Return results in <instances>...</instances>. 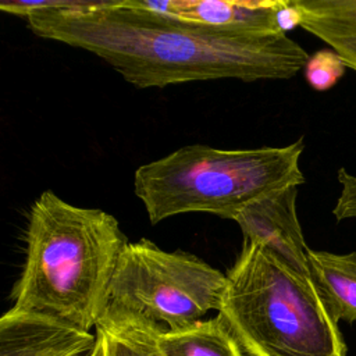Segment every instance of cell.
I'll return each instance as SVG.
<instances>
[{"label":"cell","mask_w":356,"mask_h":356,"mask_svg":"<svg viewBox=\"0 0 356 356\" xmlns=\"http://www.w3.org/2000/svg\"><path fill=\"white\" fill-rule=\"evenodd\" d=\"M0 11L25 18L40 38L96 54L140 89L209 79H289L309 58L286 33L197 28L124 0L4 1Z\"/></svg>","instance_id":"1"},{"label":"cell","mask_w":356,"mask_h":356,"mask_svg":"<svg viewBox=\"0 0 356 356\" xmlns=\"http://www.w3.org/2000/svg\"><path fill=\"white\" fill-rule=\"evenodd\" d=\"M25 243L13 307L43 313L85 331L95 328L128 243L117 218L44 191L31 206Z\"/></svg>","instance_id":"2"},{"label":"cell","mask_w":356,"mask_h":356,"mask_svg":"<svg viewBox=\"0 0 356 356\" xmlns=\"http://www.w3.org/2000/svg\"><path fill=\"white\" fill-rule=\"evenodd\" d=\"M217 316L248 356H346L312 278L254 243L227 271Z\"/></svg>","instance_id":"3"},{"label":"cell","mask_w":356,"mask_h":356,"mask_svg":"<svg viewBox=\"0 0 356 356\" xmlns=\"http://www.w3.org/2000/svg\"><path fill=\"white\" fill-rule=\"evenodd\" d=\"M303 147V138L280 147L238 150L186 145L138 167L134 192L152 224L185 213L232 220L246 204L305 182Z\"/></svg>","instance_id":"4"},{"label":"cell","mask_w":356,"mask_h":356,"mask_svg":"<svg viewBox=\"0 0 356 356\" xmlns=\"http://www.w3.org/2000/svg\"><path fill=\"white\" fill-rule=\"evenodd\" d=\"M225 274L186 252H167L149 239L124 248L100 316L135 318L178 331L218 312Z\"/></svg>","instance_id":"5"},{"label":"cell","mask_w":356,"mask_h":356,"mask_svg":"<svg viewBox=\"0 0 356 356\" xmlns=\"http://www.w3.org/2000/svg\"><path fill=\"white\" fill-rule=\"evenodd\" d=\"M282 0H124L128 7L221 32L282 33L277 11Z\"/></svg>","instance_id":"6"},{"label":"cell","mask_w":356,"mask_h":356,"mask_svg":"<svg viewBox=\"0 0 356 356\" xmlns=\"http://www.w3.org/2000/svg\"><path fill=\"white\" fill-rule=\"evenodd\" d=\"M299 186H289L263 196L235 213L243 242L259 245L296 271L309 275L307 245L296 213Z\"/></svg>","instance_id":"7"},{"label":"cell","mask_w":356,"mask_h":356,"mask_svg":"<svg viewBox=\"0 0 356 356\" xmlns=\"http://www.w3.org/2000/svg\"><path fill=\"white\" fill-rule=\"evenodd\" d=\"M96 334L60 318L11 307L0 318V356H82Z\"/></svg>","instance_id":"8"},{"label":"cell","mask_w":356,"mask_h":356,"mask_svg":"<svg viewBox=\"0 0 356 356\" xmlns=\"http://www.w3.org/2000/svg\"><path fill=\"white\" fill-rule=\"evenodd\" d=\"M300 25L356 71V0H293Z\"/></svg>","instance_id":"9"},{"label":"cell","mask_w":356,"mask_h":356,"mask_svg":"<svg viewBox=\"0 0 356 356\" xmlns=\"http://www.w3.org/2000/svg\"><path fill=\"white\" fill-rule=\"evenodd\" d=\"M310 278L335 320L356 321V252L307 249Z\"/></svg>","instance_id":"10"},{"label":"cell","mask_w":356,"mask_h":356,"mask_svg":"<svg viewBox=\"0 0 356 356\" xmlns=\"http://www.w3.org/2000/svg\"><path fill=\"white\" fill-rule=\"evenodd\" d=\"M157 346L163 356H243L238 341L218 316L178 331L160 330Z\"/></svg>","instance_id":"11"},{"label":"cell","mask_w":356,"mask_h":356,"mask_svg":"<svg viewBox=\"0 0 356 356\" xmlns=\"http://www.w3.org/2000/svg\"><path fill=\"white\" fill-rule=\"evenodd\" d=\"M164 330L135 318H99L95 334L102 356H163L157 346V332Z\"/></svg>","instance_id":"12"},{"label":"cell","mask_w":356,"mask_h":356,"mask_svg":"<svg viewBox=\"0 0 356 356\" xmlns=\"http://www.w3.org/2000/svg\"><path fill=\"white\" fill-rule=\"evenodd\" d=\"M345 70V63L332 49H321L309 56L305 78L314 90L325 92L343 76Z\"/></svg>","instance_id":"13"},{"label":"cell","mask_w":356,"mask_h":356,"mask_svg":"<svg viewBox=\"0 0 356 356\" xmlns=\"http://www.w3.org/2000/svg\"><path fill=\"white\" fill-rule=\"evenodd\" d=\"M338 182L342 189L338 196L332 214L338 221L356 218V177L350 175L343 167L338 170Z\"/></svg>","instance_id":"14"},{"label":"cell","mask_w":356,"mask_h":356,"mask_svg":"<svg viewBox=\"0 0 356 356\" xmlns=\"http://www.w3.org/2000/svg\"><path fill=\"white\" fill-rule=\"evenodd\" d=\"M277 25L282 33L300 25V13L293 0H282L277 11Z\"/></svg>","instance_id":"15"},{"label":"cell","mask_w":356,"mask_h":356,"mask_svg":"<svg viewBox=\"0 0 356 356\" xmlns=\"http://www.w3.org/2000/svg\"><path fill=\"white\" fill-rule=\"evenodd\" d=\"M82 356H102V348H100V343H99L97 338H96V345H95V348H93L90 352H88V353H85V355H82Z\"/></svg>","instance_id":"16"}]
</instances>
